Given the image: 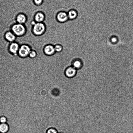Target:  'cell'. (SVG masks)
Here are the masks:
<instances>
[{
	"label": "cell",
	"instance_id": "cell-1",
	"mask_svg": "<svg viewBox=\"0 0 133 133\" xmlns=\"http://www.w3.org/2000/svg\"><path fill=\"white\" fill-rule=\"evenodd\" d=\"M12 31L17 36H21L26 33V29L24 24L17 23L14 24L11 28Z\"/></svg>",
	"mask_w": 133,
	"mask_h": 133
},
{
	"label": "cell",
	"instance_id": "cell-2",
	"mask_svg": "<svg viewBox=\"0 0 133 133\" xmlns=\"http://www.w3.org/2000/svg\"><path fill=\"white\" fill-rule=\"evenodd\" d=\"M46 30V26L43 22L36 23L33 26L32 29V33L35 36L42 35L45 32Z\"/></svg>",
	"mask_w": 133,
	"mask_h": 133
},
{
	"label": "cell",
	"instance_id": "cell-3",
	"mask_svg": "<svg viewBox=\"0 0 133 133\" xmlns=\"http://www.w3.org/2000/svg\"><path fill=\"white\" fill-rule=\"evenodd\" d=\"M32 50L31 48L29 45L23 44L20 46L18 52V55L23 58L29 56V53Z\"/></svg>",
	"mask_w": 133,
	"mask_h": 133
},
{
	"label": "cell",
	"instance_id": "cell-4",
	"mask_svg": "<svg viewBox=\"0 0 133 133\" xmlns=\"http://www.w3.org/2000/svg\"><path fill=\"white\" fill-rule=\"evenodd\" d=\"M20 46L19 44L17 42H14L11 43L9 48V51L10 53L15 55L17 56Z\"/></svg>",
	"mask_w": 133,
	"mask_h": 133
},
{
	"label": "cell",
	"instance_id": "cell-5",
	"mask_svg": "<svg viewBox=\"0 0 133 133\" xmlns=\"http://www.w3.org/2000/svg\"><path fill=\"white\" fill-rule=\"evenodd\" d=\"M57 20L61 23L65 22L69 19L67 13L64 11H61L58 12L56 16Z\"/></svg>",
	"mask_w": 133,
	"mask_h": 133
},
{
	"label": "cell",
	"instance_id": "cell-6",
	"mask_svg": "<svg viewBox=\"0 0 133 133\" xmlns=\"http://www.w3.org/2000/svg\"><path fill=\"white\" fill-rule=\"evenodd\" d=\"M76 72V69L72 66L68 67L65 70V75L68 78H71L74 77Z\"/></svg>",
	"mask_w": 133,
	"mask_h": 133
},
{
	"label": "cell",
	"instance_id": "cell-7",
	"mask_svg": "<svg viewBox=\"0 0 133 133\" xmlns=\"http://www.w3.org/2000/svg\"><path fill=\"white\" fill-rule=\"evenodd\" d=\"M4 37L6 41L11 43L15 42L16 37V36L11 31L6 32L5 34Z\"/></svg>",
	"mask_w": 133,
	"mask_h": 133
},
{
	"label": "cell",
	"instance_id": "cell-8",
	"mask_svg": "<svg viewBox=\"0 0 133 133\" xmlns=\"http://www.w3.org/2000/svg\"><path fill=\"white\" fill-rule=\"evenodd\" d=\"M16 21L17 23L24 24L27 21V17L24 14L21 13L17 15L16 17Z\"/></svg>",
	"mask_w": 133,
	"mask_h": 133
},
{
	"label": "cell",
	"instance_id": "cell-9",
	"mask_svg": "<svg viewBox=\"0 0 133 133\" xmlns=\"http://www.w3.org/2000/svg\"><path fill=\"white\" fill-rule=\"evenodd\" d=\"M45 17V15L43 13L39 12L35 14L34 17V20L36 23L43 22Z\"/></svg>",
	"mask_w": 133,
	"mask_h": 133
},
{
	"label": "cell",
	"instance_id": "cell-10",
	"mask_svg": "<svg viewBox=\"0 0 133 133\" xmlns=\"http://www.w3.org/2000/svg\"><path fill=\"white\" fill-rule=\"evenodd\" d=\"M44 52L46 55L50 56L55 52L54 47L52 45H49L45 46L44 49Z\"/></svg>",
	"mask_w": 133,
	"mask_h": 133
},
{
	"label": "cell",
	"instance_id": "cell-11",
	"mask_svg": "<svg viewBox=\"0 0 133 133\" xmlns=\"http://www.w3.org/2000/svg\"><path fill=\"white\" fill-rule=\"evenodd\" d=\"M67 14L69 19L70 20L76 19L78 15V12L74 9L70 10L67 13Z\"/></svg>",
	"mask_w": 133,
	"mask_h": 133
},
{
	"label": "cell",
	"instance_id": "cell-12",
	"mask_svg": "<svg viewBox=\"0 0 133 133\" xmlns=\"http://www.w3.org/2000/svg\"><path fill=\"white\" fill-rule=\"evenodd\" d=\"M9 129V126L7 123H0V133H7Z\"/></svg>",
	"mask_w": 133,
	"mask_h": 133
},
{
	"label": "cell",
	"instance_id": "cell-13",
	"mask_svg": "<svg viewBox=\"0 0 133 133\" xmlns=\"http://www.w3.org/2000/svg\"><path fill=\"white\" fill-rule=\"evenodd\" d=\"M72 65V66L76 69L81 67L82 63L79 60H76L74 62Z\"/></svg>",
	"mask_w": 133,
	"mask_h": 133
},
{
	"label": "cell",
	"instance_id": "cell-14",
	"mask_svg": "<svg viewBox=\"0 0 133 133\" xmlns=\"http://www.w3.org/2000/svg\"><path fill=\"white\" fill-rule=\"evenodd\" d=\"M54 47L55 52H61L63 49L62 46L60 44H57Z\"/></svg>",
	"mask_w": 133,
	"mask_h": 133
},
{
	"label": "cell",
	"instance_id": "cell-15",
	"mask_svg": "<svg viewBox=\"0 0 133 133\" xmlns=\"http://www.w3.org/2000/svg\"><path fill=\"white\" fill-rule=\"evenodd\" d=\"M37 55V53L36 51L34 50H31L29 55V57L31 59H34Z\"/></svg>",
	"mask_w": 133,
	"mask_h": 133
},
{
	"label": "cell",
	"instance_id": "cell-16",
	"mask_svg": "<svg viewBox=\"0 0 133 133\" xmlns=\"http://www.w3.org/2000/svg\"><path fill=\"white\" fill-rule=\"evenodd\" d=\"M46 133H58L57 130L54 128H50L48 129L46 132Z\"/></svg>",
	"mask_w": 133,
	"mask_h": 133
},
{
	"label": "cell",
	"instance_id": "cell-17",
	"mask_svg": "<svg viewBox=\"0 0 133 133\" xmlns=\"http://www.w3.org/2000/svg\"><path fill=\"white\" fill-rule=\"evenodd\" d=\"M8 121L7 118L4 116H2L0 117V123H7Z\"/></svg>",
	"mask_w": 133,
	"mask_h": 133
},
{
	"label": "cell",
	"instance_id": "cell-18",
	"mask_svg": "<svg viewBox=\"0 0 133 133\" xmlns=\"http://www.w3.org/2000/svg\"><path fill=\"white\" fill-rule=\"evenodd\" d=\"M34 3L37 5H39L42 3L43 0H33Z\"/></svg>",
	"mask_w": 133,
	"mask_h": 133
},
{
	"label": "cell",
	"instance_id": "cell-19",
	"mask_svg": "<svg viewBox=\"0 0 133 133\" xmlns=\"http://www.w3.org/2000/svg\"><path fill=\"white\" fill-rule=\"evenodd\" d=\"M111 41L113 42H115L117 41V39L115 37H113L111 38Z\"/></svg>",
	"mask_w": 133,
	"mask_h": 133
}]
</instances>
